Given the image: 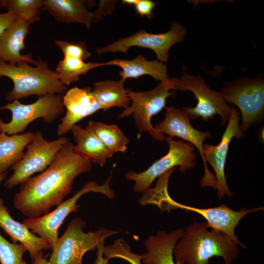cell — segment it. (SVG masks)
Returning a JSON list of instances; mask_svg holds the SVG:
<instances>
[{
  "label": "cell",
  "instance_id": "cell-25",
  "mask_svg": "<svg viewBox=\"0 0 264 264\" xmlns=\"http://www.w3.org/2000/svg\"><path fill=\"white\" fill-rule=\"evenodd\" d=\"M87 126L113 153H124L127 150L129 140L117 125H108L101 122L90 121Z\"/></svg>",
  "mask_w": 264,
  "mask_h": 264
},
{
  "label": "cell",
  "instance_id": "cell-9",
  "mask_svg": "<svg viewBox=\"0 0 264 264\" xmlns=\"http://www.w3.org/2000/svg\"><path fill=\"white\" fill-rule=\"evenodd\" d=\"M165 139L169 147L167 154L143 172L136 173L130 171L126 174L127 180L134 181L133 190L136 193L145 192L155 178L176 166L182 173L195 166L196 155L194 152V146L188 142L174 140L169 136H166Z\"/></svg>",
  "mask_w": 264,
  "mask_h": 264
},
{
  "label": "cell",
  "instance_id": "cell-16",
  "mask_svg": "<svg viewBox=\"0 0 264 264\" xmlns=\"http://www.w3.org/2000/svg\"><path fill=\"white\" fill-rule=\"evenodd\" d=\"M63 103L66 112L58 126L56 132L59 136L70 131L81 120L102 110L90 87H74L68 89L63 96Z\"/></svg>",
  "mask_w": 264,
  "mask_h": 264
},
{
  "label": "cell",
  "instance_id": "cell-23",
  "mask_svg": "<svg viewBox=\"0 0 264 264\" xmlns=\"http://www.w3.org/2000/svg\"><path fill=\"white\" fill-rule=\"evenodd\" d=\"M125 81L107 80L93 84L91 93L105 111L112 107L127 108L131 104L128 90L124 88Z\"/></svg>",
  "mask_w": 264,
  "mask_h": 264
},
{
  "label": "cell",
  "instance_id": "cell-32",
  "mask_svg": "<svg viewBox=\"0 0 264 264\" xmlns=\"http://www.w3.org/2000/svg\"><path fill=\"white\" fill-rule=\"evenodd\" d=\"M116 1L101 0L98 9L93 12V22L100 20L104 16L111 13Z\"/></svg>",
  "mask_w": 264,
  "mask_h": 264
},
{
  "label": "cell",
  "instance_id": "cell-18",
  "mask_svg": "<svg viewBox=\"0 0 264 264\" xmlns=\"http://www.w3.org/2000/svg\"><path fill=\"white\" fill-rule=\"evenodd\" d=\"M0 227L10 237L13 243L20 242L26 248L32 260L40 251L48 249L51 250L49 241L33 234L22 223L16 221L11 216L9 211L4 205L3 200L1 198Z\"/></svg>",
  "mask_w": 264,
  "mask_h": 264
},
{
  "label": "cell",
  "instance_id": "cell-29",
  "mask_svg": "<svg viewBox=\"0 0 264 264\" xmlns=\"http://www.w3.org/2000/svg\"><path fill=\"white\" fill-rule=\"evenodd\" d=\"M26 248L21 243H11L0 234V263L26 264L23 260Z\"/></svg>",
  "mask_w": 264,
  "mask_h": 264
},
{
  "label": "cell",
  "instance_id": "cell-21",
  "mask_svg": "<svg viewBox=\"0 0 264 264\" xmlns=\"http://www.w3.org/2000/svg\"><path fill=\"white\" fill-rule=\"evenodd\" d=\"M71 131L76 142L75 151L89 158L92 163L103 167L107 160L114 154L87 126L83 128L76 124L72 127Z\"/></svg>",
  "mask_w": 264,
  "mask_h": 264
},
{
  "label": "cell",
  "instance_id": "cell-28",
  "mask_svg": "<svg viewBox=\"0 0 264 264\" xmlns=\"http://www.w3.org/2000/svg\"><path fill=\"white\" fill-rule=\"evenodd\" d=\"M103 255L109 260L112 258L123 259L131 264H142L141 254L131 251L130 245L122 238L114 241L110 245L104 246Z\"/></svg>",
  "mask_w": 264,
  "mask_h": 264
},
{
  "label": "cell",
  "instance_id": "cell-37",
  "mask_svg": "<svg viewBox=\"0 0 264 264\" xmlns=\"http://www.w3.org/2000/svg\"><path fill=\"white\" fill-rule=\"evenodd\" d=\"M7 171L2 173V174H0V183L1 182V181L4 178L6 174H7Z\"/></svg>",
  "mask_w": 264,
  "mask_h": 264
},
{
  "label": "cell",
  "instance_id": "cell-34",
  "mask_svg": "<svg viewBox=\"0 0 264 264\" xmlns=\"http://www.w3.org/2000/svg\"><path fill=\"white\" fill-rule=\"evenodd\" d=\"M105 242L99 244L97 247L96 258L94 264H108L109 259L103 257V249Z\"/></svg>",
  "mask_w": 264,
  "mask_h": 264
},
{
  "label": "cell",
  "instance_id": "cell-33",
  "mask_svg": "<svg viewBox=\"0 0 264 264\" xmlns=\"http://www.w3.org/2000/svg\"><path fill=\"white\" fill-rule=\"evenodd\" d=\"M17 19L18 17L11 11L0 13V39L5 30Z\"/></svg>",
  "mask_w": 264,
  "mask_h": 264
},
{
  "label": "cell",
  "instance_id": "cell-11",
  "mask_svg": "<svg viewBox=\"0 0 264 264\" xmlns=\"http://www.w3.org/2000/svg\"><path fill=\"white\" fill-rule=\"evenodd\" d=\"M176 90L191 91L198 101L196 107L183 108L190 119L201 117L208 121L218 114L221 117L222 126L227 124L232 108L227 105L220 93L210 88L200 76L184 72L180 78H176L174 90Z\"/></svg>",
  "mask_w": 264,
  "mask_h": 264
},
{
  "label": "cell",
  "instance_id": "cell-20",
  "mask_svg": "<svg viewBox=\"0 0 264 264\" xmlns=\"http://www.w3.org/2000/svg\"><path fill=\"white\" fill-rule=\"evenodd\" d=\"M91 1L83 0H44L43 8L54 18L66 23L77 22L84 24L89 29L93 22V12L88 11L86 5Z\"/></svg>",
  "mask_w": 264,
  "mask_h": 264
},
{
  "label": "cell",
  "instance_id": "cell-4",
  "mask_svg": "<svg viewBox=\"0 0 264 264\" xmlns=\"http://www.w3.org/2000/svg\"><path fill=\"white\" fill-rule=\"evenodd\" d=\"M86 224V222L80 218L71 220L52 249L49 260L51 264H82L87 252L95 249L107 238L120 232L101 227L86 233L83 230Z\"/></svg>",
  "mask_w": 264,
  "mask_h": 264
},
{
  "label": "cell",
  "instance_id": "cell-24",
  "mask_svg": "<svg viewBox=\"0 0 264 264\" xmlns=\"http://www.w3.org/2000/svg\"><path fill=\"white\" fill-rule=\"evenodd\" d=\"M34 132L8 135L0 133V174L22 159L24 148L31 142Z\"/></svg>",
  "mask_w": 264,
  "mask_h": 264
},
{
  "label": "cell",
  "instance_id": "cell-3",
  "mask_svg": "<svg viewBox=\"0 0 264 264\" xmlns=\"http://www.w3.org/2000/svg\"><path fill=\"white\" fill-rule=\"evenodd\" d=\"M6 76L14 83L13 89L5 95L13 101L32 95L39 97L48 93L63 95L67 87L62 84L46 61L38 58L34 66L28 64L12 66L0 60V78Z\"/></svg>",
  "mask_w": 264,
  "mask_h": 264
},
{
  "label": "cell",
  "instance_id": "cell-35",
  "mask_svg": "<svg viewBox=\"0 0 264 264\" xmlns=\"http://www.w3.org/2000/svg\"><path fill=\"white\" fill-rule=\"evenodd\" d=\"M32 264H51L46 257L44 256V252L40 251L33 260Z\"/></svg>",
  "mask_w": 264,
  "mask_h": 264
},
{
  "label": "cell",
  "instance_id": "cell-12",
  "mask_svg": "<svg viewBox=\"0 0 264 264\" xmlns=\"http://www.w3.org/2000/svg\"><path fill=\"white\" fill-rule=\"evenodd\" d=\"M171 24L170 29L166 32L154 34L141 29L131 36L120 38L106 46L97 48L96 52L99 54L116 52L127 54L131 47L136 46L153 50L156 54L157 60L162 63L167 62L170 48L183 41L187 34L186 28L179 23L175 22Z\"/></svg>",
  "mask_w": 264,
  "mask_h": 264
},
{
  "label": "cell",
  "instance_id": "cell-22",
  "mask_svg": "<svg viewBox=\"0 0 264 264\" xmlns=\"http://www.w3.org/2000/svg\"><path fill=\"white\" fill-rule=\"evenodd\" d=\"M108 65H115L122 68L119 73L121 79L137 78L144 75H149L161 82L167 80V67L162 62L157 60L148 61L141 55L131 60L114 59L108 62Z\"/></svg>",
  "mask_w": 264,
  "mask_h": 264
},
{
  "label": "cell",
  "instance_id": "cell-2",
  "mask_svg": "<svg viewBox=\"0 0 264 264\" xmlns=\"http://www.w3.org/2000/svg\"><path fill=\"white\" fill-rule=\"evenodd\" d=\"M238 245L241 246L224 233L210 228L206 222H194L184 231L173 255L179 264H209L214 256L232 264L238 258Z\"/></svg>",
  "mask_w": 264,
  "mask_h": 264
},
{
  "label": "cell",
  "instance_id": "cell-14",
  "mask_svg": "<svg viewBox=\"0 0 264 264\" xmlns=\"http://www.w3.org/2000/svg\"><path fill=\"white\" fill-rule=\"evenodd\" d=\"M167 206L170 208H176L192 211L201 215L206 220L208 226L214 230L222 232L232 240L245 248L237 239L235 229L240 220L247 214L257 211L264 210L263 207L254 208L251 209L242 208L235 211L225 204L212 208H200L180 204L173 200L166 191L161 197V207Z\"/></svg>",
  "mask_w": 264,
  "mask_h": 264
},
{
  "label": "cell",
  "instance_id": "cell-19",
  "mask_svg": "<svg viewBox=\"0 0 264 264\" xmlns=\"http://www.w3.org/2000/svg\"><path fill=\"white\" fill-rule=\"evenodd\" d=\"M184 229L179 228L169 233L158 231L144 242L146 251L141 254L143 264H179L173 258L175 246L183 236Z\"/></svg>",
  "mask_w": 264,
  "mask_h": 264
},
{
  "label": "cell",
  "instance_id": "cell-31",
  "mask_svg": "<svg viewBox=\"0 0 264 264\" xmlns=\"http://www.w3.org/2000/svg\"><path fill=\"white\" fill-rule=\"evenodd\" d=\"M155 5L156 3L151 0H137L134 6L137 14L151 19L154 16L153 11Z\"/></svg>",
  "mask_w": 264,
  "mask_h": 264
},
{
  "label": "cell",
  "instance_id": "cell-1",
  "mask_svg": "<svg viewBox=\"0 0 264 264\" xmlns=\"http://www.w3.org/2000/svg\"><path fill=\"white\" fill-rule=\"evenodd\" d=\"M91 160L77 152L69 141L42 173L21 183L15 195V207L27 218H36L58 206L70 193L75 178L89 172Z\"/></svg>",
  "mask_w": 264,
  "mask_h": 264
},
{
  "label": "cell",
  "instance_id": "cell-17",
  "mask_svg": "<svg viewBox=\"0 0 264 264\" xmlns=\"http://www.w3.org/2000/svg\"><path fill=\"white\" fill-rule=\"evenodd\" d=\"M30 23L18 18L3 32L0 39V60L12 66L32 64L36 60L32 53L22 55L25 48L24 41L29 33Z\"/></svg>",
  "mask_w": 264,
  "mask_h": 264
},
{
  "label": "cell",
  "instance_id": "cell-10",
  "mask_svg": "<svg viewBox=\"0 0 264 264\" xmlns=\"http://www.w3.org/2000/svg\"><path fill=\"white\" fill-rule=\"evenodd\" d=\"M65 137L48 141L40 131L34 132L31 142L21 160L12 166L13 173L4 183L7 188L22 183L34 174L43 172L52 162L62 147L69 141Z\"/></svg>",
  "mask_w": 264,
  "mask_h": 264
},
{
  "label": "cell",
  "instance_id": "cell-6",
  "mask_svg": "<svg viewBox=\"0 0 264 264\" xmlns=\"http://www.w3.org/2000/svg\"><path fill=\"white\" fill-rule=\"evenodd\" d=\"M111 178V176L101 185L95 181L87 183L73 196L63 201L52 211L38 218L25 219L22 223L33 234L49 241L52 250L58 239L59 228L71 213L78 211L80 206L77 202L83 195L94 192L102 194L110 199L115 198V193L110 187Z\"/></svg>",
  "mask_w": 264,
  "mask_h": 264
},
{
  "label": "cell",
  "instance_id": "cell-27",
  "mask_svg": "<svg viewBox=\"0 0 264 264\" xmlns=\"http://www.w3.org/2000/svg\"><path fill=\"white\" fill-rule=\"evenodd\" d=\"M44 0H0V7L30 24L40 20Z\"/></svg>",
  "mask_w": 264,
  "mask_h": 264
},
{
  "label": "cell",
  "instance_id": "cell-36",
  "mask_svg": "<svg viewBox=\"0 0 264 264\" xmlns=\"http://www.w3.org/2000/svg\"><path fill=\"white\" fill-rule=\"evenodd\" d=\"M137 0H123L122 2L123 4H128L130 5H134Z\"/></svg>",
  "mask_w": 264,
  "mask_h": 264
},
{
  "label": "cell",
  "instance_id": "cell-15",
  "mask_svg": "<svg viewBox=\"0 0 264 264\" xmlns=\"http://www.w3.org/2000/svg\"><path fill=\"white\" fill-rule=\"evenodd\" d=\"M239 112L234 107L232 108L231 116L227 127L220 142L217 145L204 144V154L206 163L213 168L215 172L218 196L219 199L226 195L228 197L233 194L228 187L225 176L224 168L229 149V145L234 137L240 138L243 136L240 125Z\"/></svg>",
  "mask_w": 264,
  "mask_h": 264
},
{
  "label": "cell",
  "instance_id": "cell-13",
  "mask_svg": "<svg viewBox=\"0 0 264 264\" xmlns=\"http://www.w3.org/2000/svg\"><path fill=\"white\" fill-rule=\"evenodd\" d=\"M159 133L171 137H178L195 146L200 153L204 166V174L200 181L202 187L209 186L217 189L215 175L208 168L204 154V140L211 137L210 132L195 129L190 124V119L184 111L173 107L166 108L164 120L154 127Z\"/></svg>",
  "mask_w": 264,
  "mask_h": 264
},
{
  "label": "cell",
  "instance_id": "cell-26",
  "mask_svg": "<svg viewBox=\"0 0 264 264\" xmlns=\"http://www.w3.org/2000/svg\"><path fill=\"white\" fill-rule=\"evenodd\" d=\"M107 63H99L84 61L76 58L64 56L56 68L58 78L63 85L69 86L79 80V76L87 73L90 70L103 66Z\"/></svg>",
  "mask_w": 264,
  "mask_h": 264
},
{
  "label": "cell",
  "instance_id": "cell-7",
  "mask_svg": "<svg viewBox=\"0 0 264 264\" xmlns=\"http://www.w3.org/2000/svg\"><path fill=\"white\" fill-rule=\"evenodd\" d=\"M225 102L236 105L241 111L242 132L263 121L264 115V82L261 77H242L224 85L220 92Z\"/></svg>",
  "mask_w": 264,
  "mask_h": 264
},
{
  "label": "cell",
  "instance_id": "cell-30",
  "mask_svg": "<svg viewBox=\"0 0 264 264\" xmlns=\"http://www.w3.org/2000/svg\"><path fill=\"white\" fill-rule=\"evenodd\" d=\"M55 43L62 50L64 56L78 58L84 61L90 56L84 42H70L55 40Z\"/></svg>",
  "mask_w": 264,
  "mask_h": 264
},
{
  "label": "cell",
  "instance_id": "cell-5",
  "mask_svg": "<svg viewBox=\"0 0 264 264\" xmlns=\"http://www.w3.org/2000/svg\"><path fill=\"white\" fill-rule=\"evenodd\" d=\"M175 86L176 78H172L161 82L156 87L149 91L128 90L131 104L124 109L119 117L123 118L132 115L136 128L140 133L147 132L158 141L165 140L164 135L153 126L151 119L165 107L167 98L174 96Z\"/></svg>",
  "mask_w": 264,
  "mask_h": 264
},
{
  "label": "cell",
  "instance_id": "cell-8",
  "mask_svg": "<svg viewBox=\"0 0 264 264\" xmlns=\"http://www.w3.org/2000/svg\"><path fill=\"white\" fill-rule=\"evenodd\" d=\"M5 109L11 111L12 118L8 123L0 119V132L13 135L23 132L31 122L39 118L46 124H51L64 112L65 108L62 95L48 93L39 97L32 104H23L15 100L0 107V110Z\"/></svg>",
  "mask_w": 264,
  "mask_h": 264
}]
</instances>
